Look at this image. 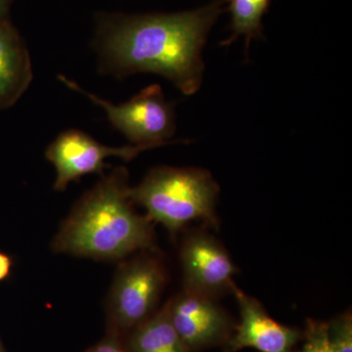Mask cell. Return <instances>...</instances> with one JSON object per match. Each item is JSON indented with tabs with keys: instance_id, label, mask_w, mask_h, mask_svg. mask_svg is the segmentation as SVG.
I'll return each instance as SVG.
<instances>
[{
	"instance_id": "6da1fadb",
	"label": "cell",
	"mask_w": 352,
	"mask_h": 352,
	"mask_svg": "<svg viewBox=\"0 0 352 352\" xmlns=\"http://www.w3.org/2000/svg\"><path fill=\"white\" fill-rule=\"evenodd\" d=\"M226 11V0L176 13H102L94 47L100 71L116 78L152 73L193 95L203 82L201 52L208 34Z\"/></svg>"
},
{
	"instance_id": "7a4b0ae2",
	"label": "cell",
	"mask_w": 352,
	"mask_h": 352,
	"mask_svg": "<svg viewBox=\"0 0 352 352\" xmlns=\"http://www.w3.org/2000/svg\"><path fill=\"white\" fill-rule=\"evenodd\" d=\"M131 188L124 166L102 175L60 226L51 245L53 252L116 261L154 249L152 221L134 210Z\"/></svg>"
},
{
	"instance_id": "3957f363",
	"label": "cell",
	"mask_w": 352,
	"mask_h": 352,
	"mask_svg": "<svg viewBox=\"0 0 352 352\" xmlns=\"http://www.w3.org/2000/svg\"><path fill=\"white\" fill-rule=\"evenodd\" d=\"M219 186L208 171L199 168L157 166L131 188L133 204L145 208L151 221L171 234L196 219L217 226L215 205Z\"/></svg>"
},
{
	"instance_id": "277c9868",
	"label": "cell",
	"mask_w": 352,
	"mask_h": 352,
	"mask_svg": "<svg viewBox=\"0 0 352 352\" xmlns=\"http://www.w3.org/2000/svg\"><path fill=\"white\" fill-rule=\"evenodd\" d=\"M151 251L120 264L107 303V332L126 336L153 315L166 283V272L161 261Z\"/></svg>"
},
{
	"instance_id": "5b68a950",
	"label": "cell",
	"mask_w": 352,
	"mask_h": 352,
	"mask_svg": "<svg viewBox=\"0 0 352 352\" xmlns=\"http://www.w3.org/2000/svg\"><path fill=\"white\" fill-rule=\"evenodd\" d=\"M59 80L100 106L112 126L122 132L131 145L154 149L170 144L168 140L175 133V103L166 100L159 85H149L131 100L115 105L87 91L67 76H59Z\"/></svg>"
},
{
	"instance_id": "8992f818",
	"label": "cell",
	"mask_w": 352,
	"mask_h": 352,
	"mask_svg": "<svg viewBox=\"0 0 352 352\" xmlns=\"http://www.w3.org/2000/svg\"><path fill=\"white\" fill-rule=\"evenodd\" d=\"M148 149L139 145L109 147L85 131L69 129L60 133L48 146L45 157L56 170L54 189L64 191L69 183L82 176L92 173L104 175L103 171L108 166L105 163L107 157H118L129 162Z\"/></svg>"
},
{
	"instance_id": "52a82bcc",
	"label": "cell",
	"mask_w": 352,
	"mask_h": 352,
	"mask_svg": "<svg viewBox=\"0 0 352 352\" xmlns=\"http://www.w3.org/2000/svg\"><path fill=\"white\" fill-rule=\"evenodd\" d=\"M173 328L190 351L230 339L232 322L214 298L184 289L166 303Z\"/></svg>"
},
{
	"instance_id": "ba28073f",
	"label": "cell",
	"mask_w": 352,
	"mask_h": 352,
	"mask_svg": "<svg viewBox=\"0 0 352 352\" xmlns=\"http://www.w3.org/2000/svg\"><path fill=\"white\" fill-rule=\"evenodd\" d=\"M180 258L186 291L214 298L235 285V264L226 248L210 234H190L183 243Z\"/></svg>"
},
{
	"instance_id": "9c48e42d",
	"label": "cell",
	"mask_w": 352,
	"mask_h": 352,
	"mask_svg": "<svg viewBox=\"0 0 352 352\" xmlns=\"http://www.w3.org/2000/svg\"><path fill=\"white\" fill-rule=\"evenodd\" d=\"M231 292L239 307L241 321L235 333L228 340L227 352L243 349H254L259 352H291L302 339V333L271 318L258 300L245 295L236 285Z\"/></svg>"
},
{
	"instance_id": "30bf717a",
	"label": "cell",
	"mask_w": 352,
	"mask_h": 352,
	"mask_svg": "<svg viewBox=\"0 0 352 352\" xmlns=\"http://www.w3.org/2000/svg\"><path fill=\"white\" fill-rule=\"evenodd\" d=\"M32 66L24 38L10 19L0 23V110L11 108L31 85Z\"/></svg>"
},
{
	"instance_id": "8fae6325",
	"label": "cell",
	"mask_w": 352,
	"mask_h": 352,
	"mask_svg": "<svg viewBox=\"0 0 352 352\" xmlns=\"http://www.w3.org/2000/svg\"><path fill=\"white\" fill-rule=\"evenodd\" d=\"M126 342L129 352H191L173 328L166 305L132 330Z\"/></svg>"
},
{
	"instance_id": "7c38bea8",
	"label": "cell",
	"mask_w": 352,
	"mask_h": 352,
	"mask_svg": "<svg viewBox=\"0 0 352 352\" xmlns=\"http://www.w3.org/2000/svg\"><path fill=\"white\" fill-rule=\"evenodd\" d=\"M271 0H226V9L231 14L232 34L220 45L228 46L244 36L248 54L252 39L263 38V18L270 8Z\"/></svg>"
},
{
	"instance_id": "4fadbf2b",
	"label": "cell",
	"mask_w": 352,
	"mask_h": 352,
	"mask_svg": "<svg viewBox=\"0 0 352 352\" xmlns=\"http://www.w3.org/2000/svg\"><path fill=\"white\" fill-rule=\"evenodd\" d=\"M328 340L331 352H352L351 312L339 315L328 323Z\"/></svg>"
},
{
	"instance_id": "5bb4252c",
	"label": "cell",
	"mask_w": 352,
	"mask_h": 352,
	"mask_svg": "<svg viewBox=\"0 0 352 352\" xmlns=\"http://www.w3.org/2000/svg\"><path fill=\"white\" fill-rule=\"evenodd\" d=\"M302 349L291 352H331L328 340V323L308 320L302 333Z\"/></svg>"
},
{
	"instance_id": "9a60e30c",
	"label": "cell",
	"mask_w": 352,
	"mask_h": 352,
	"mask_svg": "<svg viewBox=\"0 0 352 352\" xmlns=\"http://www.w3.org/2000/svg\"><path fill=\"white\" fill-rule=\"evenodd\" d=\"M85 352H129L127 349L126 338L113 332H107V335L97 342L94 346Z\"/></svg>"
},
{
	"instance_id": "2e32d148",
	"label": "cell",
	"mask_w": 352,
	"mask_h": 352,
	"mask_svg": "<svg viewBox=\"0 0 352 352\" xmlns=\"http://www.w3.org/2000/svg\"><path fill=\"white\" fill-rule=\"evenodd\" d=\"M12 268L13 258L6 252L0 251V283L10 276Z\"/></svg>"
},
{
	"instance_id": "e0dca14e",
	"label": "cell",
	"mask_w": 352,
	"mask_h": 352,
	"mask_svg": "<svg viewBox=\"0 0 352 352\" xmlns=\"http://www.w3.org/2000/svg\"><path fill=\"white\" fill-rule=\"evenodd\" d=\"M13 1L14 0H0V23L7 19H10L9 13H10Z\"/></svg>"
},
{
	"instance_id": "ac0fdd59",
	"label": "cell",
	"mask_w": 352,
	"mask_h": 352,
	"mask_svg": "<svg viewBox=\"0 0 352 352\" xmlns=\"http://www.w3.org/2000/svg\"><path fill=\"white\" fill-rule=\"evenodd\" d=\"M0 352H6V349H4L3 344H2L1 339H0Z\"/></svg>"
}]
</instances>
